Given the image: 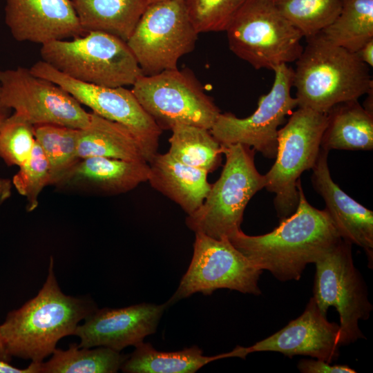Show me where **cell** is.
<instances>
[{
	"mask_svg": "<svg viewBox=\"0 0 373 373\" xmlns=\"http://www.w3.org/2000/svg\"><path fill=\"white\" fill-rule=\"evenodd\" d=\"M296 211L271 232L249 236L242 230L229 238L231 243L259 269L282 282L298 280L309 263H315L342 240L325 209L307 200L297 182Z\"/></svg>",
	"mask_w": 373,
	"mask_h": 373,
	"instance_id": "cell-1",
	"label": "cell"
},
{
	"mask_svg": "<svg viewBox=\"0 0 373 373\" xmlns=\"http://www.w3.org/2000/svg\"><path fill=\"white\" fill-rule=\"evenodd\" d=\"M96 309L90 299L68 296L61 291L51 256L43 287L35 297L8 312L0 325L1 336L12 357L42 362L52 354L61 338L73 335L80 321Z\"/></svg>",
	"mask_w": 373,
	"mask_h": 373,
	"instance_id": "cell-2",
	"label": "cell"
},
{
	"mask_svg": "<svg viewBox=\"0 0 373 373\" xmlns=\"http://www.w3.org/2000/svg\"><path fill=\"white\" fill-rule=\"evenodd\" d=\"M293 86L298 107L327 113L336 104L368 93L373 81L369 66L356 52L331 43L320 32L307 39L296 59Z\"/></svg>",
	"mask_w": 373,
	"mask_h": 373,
	"instance_id": "cell-3",
	"label": "cell"
},
{
	"mask_svg": "<svg viewBox=\"0 0 373 373\" xmlns=\"http://www.w3.org/2000/svg\"><path fill=\"white\" fill-rule=\"evenodd\" d=\"M226 161L202 204L186 218L195 233L215 239L230 238L241 230L246 206L265 188L264 175L255 165V150L242 144L222 145Z\"/></svg>",
	"mask_w": 373,
	"mask_h": 373,
	"instance_id": "cell-4",
	"label": "cell"
},
{
	"mask_svg": "<svg viewBox=\"0 0 373 373\" xmlns=\"http://www.w3.org/2000/svg\"><path fill=\"white\" fill-rule=\"evenodd\" d=\"M40 55L67 76L101 86H133L143 75L126 41L100 31L44 44Z\"/></svg>",
	"mask_w": 373,
	"mask_h": 373,
	"instance_id": "cell-5",
	"label": "cell"
},
{
	"mask_svg": "<svg viewBox=\"0 0 373 373\" xmlns=\"http://www.w3.org/2000/svg\"><path fill=\"white\" fill-rule=\"evenodd\" d=\"M225 31L230 50L256 69L274 70L296 61L303 49L302 33L270 0H247Z\"/></svg>",
	"mask_w": 373,
	"mask_h": 373,
	"instance_id": "cell-6",
	"label": "cell"
},
{
	"mask_svg": "<svg viewBox=\"0 0 373 373\" xmlns=\"http://www.w3.org/2000/svg\"><path fill=\"white\" fill-rule=\"evenodd\" d=\"M326 123V113L298 107L278 129L276 160L264 176L265 188L275 194L274 204L280 221L297 208V182L316 162Z\"/></svg>",
	"mask_w": 373,
	"mask_h": 373,
	"instance_id": "cell-7",
	"label": "cell"
},
{
	"mask_svg": "<svg viewBox=\"0 0 373 373\" xmlns=\"http://www.w3.org/2000/svg\"><path fill=\"white\" fill-rule=\"evenodd\" d=\"M162 130L187 124L210 130L220 111L186 70L178 68L141 75L131 89Z\"/></svg>",
	"mask_w": 373,
	"mask_h": 373,
	"instance_id": "cell-8",
	"label": "cell"
},
{
	"mask_svg": "<svg viewBox=\"0 0 373 373\" xmlns=\"http://www.w3.org/2000/svg\"><path fill=\"white\" fill-rule=\"evenodd\" d=\"M184 1L148 4L126 41L143 75L177 68L179 59L193 50L198 33Z\"/></svg>",
	"mask_w": 373,
	"mask_h": 373,
	"instance_id": "cell-9",
	"label": "cell"
},
{
	"mask_svg": "<svg viewBox=\"0 0 373 373\" xmlns=\"http://www.w3.org/2000/svg\"><path fill=\"white\" fill-rule=\"evenodd\" d=\"M351 247L342 239L314 263L313 298L323 314L327 316L331 306L338 312L341 346L365 338L358 322L368 319L372 310L365 283L354 266Z\"/></svg>",
	"mask_w": 373,
	"mask_h": 373,
	"instance_id": "cell-10",
	"label": "cell"
},
{
	"mask_svg": "<svg viewBox=\"0 0 373 373\" xmlns=\"http://www.w3.org/2000/svg\"><path fill=\"white\" fill-rule=\"evenodd\" d=\"M193 254L189 267L173 295L170 305L195 293L210 295L218 289L260 295L258 280L262 270L238 251L229 238L215 239L195 233Z\"/></svg>",
	"mask_w": 373,
	"mask_h": 373,
	"instance_id": "cell-11",
	"label": "cell"
},
{
	"mask_svg": "<svg viewBox=\"0 0 373 373\" xmlns=\"http://www.w3.org/2000/svg\"><path fill=\"white\" fill-rule=\"evenodd\" d=\"M29 69L34 75L64 88L79 103L91 108L93 113L128 128L138 141L148 162L157 153L162 130L142 108L131 90L77 80L43 60L37 61Z\"/></svg>",
	"mask_w": 373,
	"mask_h": 373,
	"instance_id": "cell-12",
	"label": "cell"
},
{
	"mask_svg": "<svg viewBox=\"0 0 373 373\" xmlns=\"http://www.w3.org/2000/svg\"><path fill=\"white\" fill-rule=\"evenodd\" d=\"M0 95L7 108L35 126L54 124L84 129L90 122L91 113L70 94L25 67L0 70Z\"/></svg>",
	"mask_w": 373,
	"mask_h": 373,
	"instance_id": "cell-13",
	"label": "cell"
},
{
	"mask_svg": "<svg viewBox=\"0 0 373 373\" xmlns=\"http://www.w3.org/2000/svg\"><path fill=\"white\" fill-rule=\"evenodd\" d=\"M274 71L271 90L259 99L258 107L251 115L245 118L237 117L231 113L218 115L210 132L222 145L245 144L267 158L275 159L278 128L297 106V101L291 95L294 70L283 64Z\"/></svg>",
	"mask_w": 373,
	"mask_h": 373,
	"instance_id": "cell-14",
	"label": "cell"
},
{
	"mask_svg": "<svg viewBox=\"0 0 373 373\" xmlns=\"http://www.w3.org/2000/svg\"><path fill=\"white\" fill-rule=\"evenodd\" d=\"M167 304L140 303L129 307L96 309L85 322L78 325L73 335L80 339L79 347L104 346L120 352L136 346L156 332Z\"/></svg>",
	"mask_w": 373,
	"mask_h": 373,
	"instance_id": "cell-15",
	"label": "cell"
},
{
	"mask_svg": "<svg viewBox=\"0 0 373 373\" xmlns=\"http://www.w3.org/2000/svg\"><path fill=\"white\" fill-rule=\"evenodd\" d=\"M312 297L303 314L271 336L243 347L245 356L256 352H276L291 358L309 356L332 363L339 356L340 327L331 323Z\"/></svg>",
	"mask_w": 373,
	"mask_h": 373,
	"instance_id": "cell-16",
	"label": "cell"
},
{
	"mask_svg": "<svg viewBox=\"0 0 373 373\" xmlns=\"http://www.w3.org/2000/svg\"><path fill=\"white\" fill-rule=\"evenodd\" d=\"M5 22L15 40L41 46L86 34L72 0H6Z\"/></svg>",
	"mask_w": 373,
	"mask_h": 373,
	"instance_id": "cell-17",
	"label": "cell"
},
{
	"mask_svg": "<svg viewBox=\"0 0 373 373\" xmlns=\"http://www.w3.org/2000/svg\"><path fill=\"white\" fill-rule=\"evenodd\" d=\"M327 151L321 148L312 168V182L321 195L325 210L330 216L341 238L355 244L365 251L368 266L373 265V212L346 194L330 175Z\"/></svg>",
	"mask_w": 373,
	"mask_h": 373,
	"instance_id": "cell-18",
	"label": "cell"
},
{
	"mask_svg": "<svg viewBox=\"0 0 373 373\" xmlns=\"http://www.w3.org/2000/svg\"><path fill=\"white\" fill-rule=\"evenodd\" d=\"M147 161H129L106 157L79 159L55 185L60 188L104 195L126 193L148 181Z\"/></svg>",
	"mask_w": 373,
	"mask_h": 373,
	"instance_id": "cell-19",
	"label": "cell"
},
{
	"mask_svg": "<svg viewBox=\"0 0 373 373\" xmlns=\"http://www.w3.org/2000/svg\"><path fill=\"white\" fill-rule=\"evenodd\" d=\"M151 186L178 204L187 216L195 212L207 196L211 184L205 170L184 164L167 152L157 153L149 162Z\"/></svg>",
	"mask_w": 373,
	"mask_h": 373,
	"instance_id": "cell-20",
	"label": "cell"
},
{
	"mask_svg": "<svg viewBox=\"0 0 373 373\" xmlns=\"http://www.w3.org/2000/svg\"><path fill=\"white\" fill-rule=\"evenodd\" d=\"M327 123L321 148L330 150L370 151L373 149V113L358 100L336 104L326 113Z\"/></svg>",
	"mask_w": 373,
	"mask_h": 373,
	"instance_id": "cell-21",
	"label": "cell"
},
{
	"mask_svg": "<svg viewBox=\"0 0 373 373\" xmlns=\"http://www.w3.org/2000/svg\"><path fill=\"white\" fill-rule=\"evenodd\" d=\"M77 154L79 159L106 157L146 161L138 141L128 128L93 112L88 126L79 129Z\"/></svg>",
	"mask_w": 373,
	"mask_h": 373,
	"instance_id": "cell-22",
	"label": "cell"
},
{
	"mask_svg": "<svg viewBox=\"0 0 373 373\" xmlns=\"http://www.w3.org/2000/svg\"><path fill=\"white\" fill-rule=\"evenodd\" d=\"M84 32L100 31L126 41L148 6L146 0H72Z\"/></svg>",
	"mask_w": 373,
	"mask_h": 373,
	"instance_id": "cell-23",
	"label": "cell"
},
{
	"mask_svg": "<svg viewBox=\"0 0 373 373\" xmlns=\"http://www.w3.org/2000/svg\"><path fill=\"white\" fill-rule=\"evenodd\" d=\"M121 367L126 373H193L213 361L233 357L232 351L207 356L198 346L176 352L156 350L151 343L135 346Z\"/></svg>",
	"mask_w": 373,
	"mask_h": 373,
	"instance_id": "cell-24",
	"label": "cell"
},
{
	"mask_svg": "<svg viewBox=\"0 0 373 373\" xmlns=\"http://www.w3.org/2000/svg\"><path fill=\"white\" fill-rule=\"evenodd\" d=\"M171 131L168 153L174 159L208 173L216 170L220 164L223 146L210 130L179 124Z\"/></svg>",
	"mask_w": 373,
	"mask_h": 373,
	"instance_id": "cell-25",
	"label": "cell"
},
{
	"mask_svg": "<svg viewBox=\"0 0 373 373\" xmlns=\"http://www.w3.org/2000/svg\"><path fill=\"white\" fill-rule=\"evenodd\" d=\"M340 11L321 32L331 43L356 52L373 39V0H340Z\"/></svg>",
	"mask_w": 373,
	"mask_h": 373,
	"instance_id": "cell-26",
	"label": "cell"
},
{
	"mask_svg": "<svg viewBox=\"0 0 373 373\" xmlns=\"http://www.w3.org/2000/svg\"><path fill=\"white\" fill-rule=\"evenodd\" d=\"M128 356L104 346L73 344L66 350L56 348L50 360L41 363L40 373H115Z\"/></svg>",
	"mask_w": 373,
	"mask_h": 373,
	"instance_id": "cell-27",
	"label": "cell"
},
{
	"mask_svg": "<svg viewBox=\"0 0 373 373\" xmlns=\"http://www.w3.org/2000/svg\"><path fill=\"white\" fill-rule=\"evenodd\" d=\"M79 129L43 124L35 126V137L50 167L49 185H56L79 160L77 154Z\"/></svg>",
	"mask_w": 373,
	"mask_h": 373,
	"instance_id": "cell-28",
	"label": "cell"
},
{
	"mask_svg": "<svg viewBox=\"0 0 373 373\" xmlns=\"http://www.w3.org/2000/svg\"><path fill=\"white\" fill-rule=\"evenodd\" d=\"M281 13L306 39L322 32L336 17L340 0H274Z\"/></svg>",
	"mask_w": 373,
	"mask_h": 373,
	"instance_id": "cell-29",
	"label": "cell"
},
{
	"mask_svg": "<svg viewBox=\"0 0 373 373\" xmlns=\"http://www.w3.org/2000/svg\"><path fill=\"white\" fill-rule=\"evenodd\" d=\"M35 142V126L14 113L0 128V158L8 166L19 167L28 158Z\"/></svg>",
	"mask_w": 373,
	"mask_h": 373,
	"instance_id": "cell-30",
	"label": "cell"
},
{
	"mask_svg": "<svg viewBox=\"0 0 373 373\" xmlns=\"http://www.w3.org/2000/svg\"><path fill=\"white\" fill-rule=\"evenodd\" d=\"M50 167L41 146L37 142L28 158L19 166L12 184L17 192L27 200L26 209L32 211L39 204V196L49 185Z\"/></svg>",
	"mask_w": 373,
	"mask_h": 373,
	"instance_id": "cell-31",
	"label": "cell"
},
{
	"mask_svg": "<svg viewBox=\"0 0 373 373\" xmlns=\"http://www.w3.org/2000/svg\"><path fill=\"white\" fill-rule=\"evenodd\" d=\"M247 0H184L188 16L197 32L225 31Z\"/></svg>",
	"mask_w": 373,
	"mask_h": 373,
	"instance_id": "cell-32",
	"label": "cell"
},
{
	"mask_svg": "<svg viewBox=\"0 0 373 373\" xmlns=\"http://www.w3.org/2000/svg\"><path fill=\"white\" fill-rule=\"evenodd\" d=\"M298 369L303 373H355L356 371L347 365H332L323 360H301Z\"/></svg>",
	"mask_w": 373,
	"mask_h": 373,
	"instance_id": "cell-33",
	"label": "cell"
},
{
	"mask_svg": "<svg viewBox=\"0 0 373 373\" xmlns=\"http://www.w3.org/2000/svg\"><path fill=\"white\" fill-rule=\"evenodd\" d=\"M41 363L33 362L24 369L12 366L9 362L0 360V373H40Z\"/></svg>",
	"mask_w": 373,
	"mask_h": 373,
	"instance_id": "cell-34",
	"label": "cell"
},
{
	"mask_svg": "<svg viewBox=\"0 0 373 373\" xmlns=\"http://www.w3.org/2000/svg\"><path fill=\"white\" fill-rule=\"evenodd\" d=\"M359 59L369 67L373 66V39L366 42L356 52Z\"/></svg>",
	"mask_w": 373,
	"mask_h": 373,
	"instance_id": "cell-35",
	"label": "cell"
},
{
	"mask_svg": "<svg viewBox=\"0 0 373 373\" xmlns=\"http://www.w3.org/2000/svg\"><path fill=\"white\" fill-rule=\"evenodd\" d=\"M12 187L11 180L0 178V207L11 196Z\"/></svg>",
	"mask_w": 373,
	"mask_h": 373,
	"instance_id": "cell-36",
	"label": "cell"
},
{
	"mask_svg": "<svg viewBox=\"0 0 373 373\" xmlns=\"http://www.w3.org/2000/svg\"><path fill=\"white\" fill-rule=\"evenodd\" d=\"M10 109L7 108L1 102V95H0V128L4 121L10 115Z\"/></svg>",
	"mask_w": 373,
	"mask_h": 373,
	"instance_id": "cell-37",
	"label": "cell"
},
{
	"mask_svg": "<svg viewBox=\"0 0 373 373\" xmlns=\"http://www.w3.org/2000/svg\"><path fill=\"white\" fill-rule=\"evenodd\" d=\"M11 358L12 356L8 353L0 333V360L10 362Z\"/></svg>",
	"mask_w": 373,
	"mask_h": 373,
	"instance_id": "cell-38",
	"label": "cell"
},
{
	"mask_svg": "<svg viewBox=\"0 0 373 373\" xmlns=\"http://www.w3.org/2000/svg\"><path fill=\"white\" fill-rule=\"evenodd\" d=\"M148 3H155V2H158V1H168V0H146Z\"/></svg>",
	"mask_w": 373,
	"mask_h": 373,
	"instance_id": "cell-39",
	"label": "cell"
},
{
	"mask_svg": "<svg viewBox=\"0 0 373 373\" xmlns=\"http://www.w3.org/2000/svg\"><path fill=\"white\" fill-rule=\"evenodd\" d=\"M270 1H274V0H270Z\"/></svg>",
	"mask_w": 373,
	"mask_h": 373,
	"instance_id": "cell-40",
	"label": "cell"
}]
</instances>
